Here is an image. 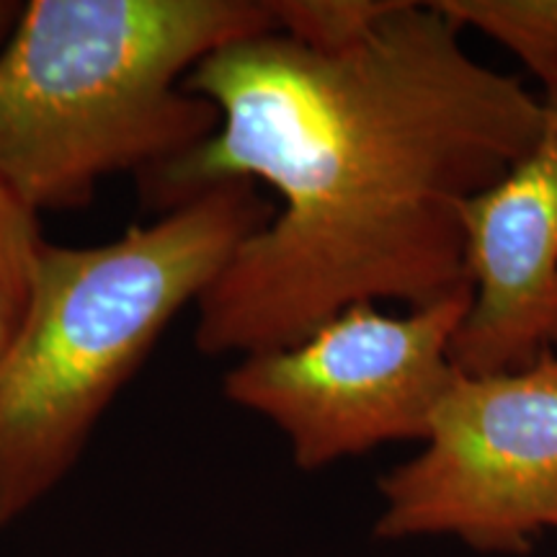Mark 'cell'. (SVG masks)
Wrapping results in <instances>:
<instances>
[{"mask_svg":"<svg viewBox=\"0 0 557 557\" xmlns=\"http://www.w3.org/2000/svg\"><path fill=\"white\" fill-rule=\"evenodd\" d=\"M540 96L534 148L462 207L472 302L451 361L465 374L517 372L557 351V81Z\"/></svg>","mask_w":557,"mask_h":557,"instance_id":"cell-6","label":"cell"},{"mask_svg":"<svg viewBox=\"0 0 557 557\" xmlns=\"http://www.w3.org/2000/svg\"><path fill=\"white\" fill-rule=\"evenodd\" d=\"M21 9H24V3H16V0H0V45L9 39L13 26H16Z\"/></svg>","mask_w":557,"mask_h":557,"instance_id":"cell-10","label":"cell"},{"mask_svg":"<svg viewBox=\"0 0 557 557\" xmlns=\"http://www.w3.org/2000/svg\"><path fill=\"white\" fill-rule=\"evenodd\" d=\"M276 32L269 0H32L0 45V184L34 212L150 176L220 127L184 86L222 47Z\"/></svg>","mask_w":557,"mask_h":557,"instance_id":"cell-3","label":"cell"},{"mask_svg":"<svg viewBox=\"0 0 557 557\" xmlns=\"http://www.w3.org/2000/svg\"><path fill=\"white\" fill-rule=\"evenodd\" d=\"M274 209L235 178L101 246H41L29 305L0 354V529L65 483L160 336Z\"/></svg>","mask_w":557,"mask_h":557,"instance_id":"cell-2","label":"cell"},{"mask_svg":"<svg viewBox=\"0 0 557 557\" xmlns=\"http://www.w3.org/2000/svg\"><path fill=\"white\" fill-rule=\"evenodd\" d=\"M45 243L39 212L0 184V354L11 344L29 305L34 271Z\"/></svg>","mask_w":557,"mask_h":557,"instance_id":"cell-8","label":"cell"},{"mask_svg":"<svg viewBox=\"0 0 557 557\" xmlns=\"http://www.w3.org/2000/svg\"><path fill=\"white\" fill-rule=\"evenodd\" d=\"M462 32L436 0H398L351 45L267 32L186 75L220 127L139 178L145 205L165 212L235 178L282 201L194 305L197 351L240 359L354 305L416 310L472 292L462 207L534 148L545 103L472 58Z\"/></svg>","mask_w":557,"mask_h":557,"instance_id":"cell-1","label":"cell"},{"mask_svg":"<svg viewBox=\"0 0 557 557\" xmlns=\"http://www.w3.org/2000/svg\"><path fill=\"white\" fill-rule=\"evenodd\" d=\"M470 302L462 292L406 315L354 305L297 344L240 357L222 393L274 423L308 472L389 442H426L457 377L451 344Z\"/></svg>","mask_w":557,"mask_h":557,"instance_id":"cell-4","label":"cell"},{"mask_svg":"<svg viewBox=\"0 0 557 557\" xmlns=\"http://www.w3.org/2000/svg\"><path fill=\"white\" fill-rule=\"evenodd\" d=\"M276 32L302 45L333 50L372 32L398 0H269Z\"/></svg>","mask_w":557,"mask_h":557,"instance_id":"cell-9","label":"cell"},{"mask_svg":"<svg viewBox=\"0 0 557 557\" xmlns=\"http://www.w3.org/2000/svg\"><path fill=\"white\" fill-rule=\"evenodd\" d=\"M465 32H480L524 65L540 86L557 81V0H436Z\"/></svg>","mask_w":557,"mask_h":557,"instance_id":"cell-7","label":"cell"},{"mask_svg":"<svg viewBox=\"0 0 557 557\" xmlns=\"http://www.w3.org/2000/svg\"><path fill=\"white\" fill-rule=\"evenodd\" d=\"M423 444L380 480L374 537L529 553L557 529V351L517 372L457 369Z\"/></svg>","mask_w":557,"mask_h":557,"instance_id":"cell-5","label":"cell"}]
</instances>
